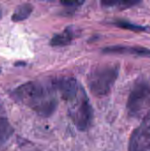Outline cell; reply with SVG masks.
<instances>
[{
  "instance_id": "8fae6325",
  "label": "cell",
  "mask_w": 150,
  "mask_h": 151,
  "mask_svg": "<svg viewBox=\"0 0 150 151\" xmlns=\"http://www.w3.org/2000/svg\"><path fill=\"white\" fill-rule=\"evenodd\" d=\"M114 25L123 28V29H127L131 30L133 32H144V33H149L150 34V27L149 26H141V25H137L132 22H129L127 20H122V19H118L114 22Z\"/></svg>"
},
{
  "instance_id": "52a82bcc",
  "label": "cell",
  "mask_w": 150,
  "mask_h": 151,
  "mask_svg": "<svg viewBox=\"0 0 150 151\" xmlns=\"http://www.w3.org/2000/svg\"><path fill=\"white\" fill-rule=\"evenodd\" d=\"M14 129L11 125L5 109L0 104V146L4 145L13 134Z\"/></svg>"
},
{
  "instance_id": "9c48e42d",
  "label": "cell",
  "mask_w": 150,
  "mask_h": 151,
  "mask_svg": "<svg viewBox=\"0 0 150 151\" xmlns=\"http://www.w3.org/2000/svg\"><path fill=\"white\" fill-rule=\"evenodd\" d=\"M141 0H101V4L108 8L127 9L139 4Z\"/></svg>"
},
{
  "instance_id": "8992f818",
  "label": "cell",
  "mask_w": 150,
  "mask_h": 151,
  "mask_svg": "<svg viewBox=\"0 0 150 151\" xmlns=\"http://www.w3.org/2000/svg\"><path fill=\"white\" fill-rule=\"evenodd\" d=\"M103 51L107 54H126V55H135V56L150 58L149 49L142 48V47L116 45V46L104 48Z\"/></svg>"
},
{
  "instance_id": "3957f363",
  "label": "cell",
  "mask_w": 150,
  "mask_h": 151,
  "mask_svg": "<svg viewBox=\"0 0 150 151\" xmlns=\"http://www.w3.org/2000/svg\"><path fill=\"white\" fill-rule=\"evenodd\" d=\"M69 116L77 129L88 130L93 121V108L83 87L70 100L67 101Z\"/></svg>"
},
{
  "instance_id": "ba28073f",
  "label": "cell",
  "mask_w": 150,
  "mask_h": 151,
  "mask_svg": "<svg viewBox=\"0 0 150 151\" xmlns=\"http://www.w3.org/2000/svg\"><path fill=\"white\" fill-rule=\"evenodd\" d=\"M77 33H75L74 29L72 27L65 28L62 33L55 35L50 40V45L54 47H61L66 46L70 44L72 40L77 36Z\"/></svg>"
},
{
  "instance_id": "277c9868",
  "label": "cell",
  "mask_w": 150,
  "mask_h": 151,
  "mask_svg": "<svg viewBox=\"0 0 150 151\" xmlns=\"http://www.w3.org/2000/svg\"><path fill=\"white\" fill-rule=\"evenodd\" d=\"M150 107V81L140 78L133 85L130 91L126 109L132 118L142 116Z\"/></svg>"
},
{
  "instance_id": "30bf717a",
  "label": "cell",
  "mask_w": 150,
  "mask_h": 151,
  "mask_svg": "<svg viewBox=\"0 0 150 151\" xmlns=\"http://www.w3.org/2000/svg\"><path fill=\"white\" fill-rule=\"evenodd\" d=\"M33 9H34V7L30 4H22L19 5L15 9V11L11 16V20L14 22H19V21L27 19L31 15Z\"/></svg>"
},
{
  "instance_id": "7a4b0ae2",
  "label": "cell",
  "mask_w": 150,
  "mask_h": 151,
  "mask_svg": "<svg viewBox=\"0 0 150 151\" xmlns=\"http://www.w3.org/2000/svg\"><path fill=\"white\" fill-rule=\"evenodd\" d=\"M118 73V65H106L95 68L88 76V86L90 92L97 97L107 96L115 84Z\"/></svg>"
},
{
  "instance_id": "6da1fadb",
  "label": "cell",
  "mask_w": 150,
  "mask_h": 151,
  "mask_svg": "<svg viewBox=\"0 0 150 151\" xmlns=\"http://www.w3.org/2000/svg\"><path fill=\"white\" fill-rule=\"evenodd\" d=\"M51 83L29 81L16 88L11 94L14 101L27 106L42 117H50L57 110V98Z\"/></svg>"
},
{
  "instance_id": "7c38bea8",
  "label": "cell",
  "mask_w": 150,
  "mask_h": 151,
  "mask_svg": "<svg viewBox=\"0 0 150 151\" xmlns=\"http://www.w3.org/2000/svg\"><path fill=\"white\" fill-rule=\"evenodd\" d=\"M61 3L65 6H75L79 5L83 0H60Z\"/></svg>"
},
{
  "instance_id": "5b68a950",
  "label": "cell",
  "mask_w": 150,
  "mask_h": 151,
  "mask_svg": "<svg viewBox=\"0 0 150 151\" xmlns=\"http://www.w3.org/2000/svg\"><path fill=\"white\" fill-rule=\"evenodd\" d=\"M128 151H150V112L145 115L141 125L133 132Z\"/></svg>"
},
{
  "instance_id": "4fadbf2b",
  "label": "cell",
  "mask_w": 150,
  "mask_h": 151,
  "mask_svg": "<svg viewBox=\"0 0 150 151\" xmlns=\"http://www.w3.org/2000/svg\"><path fill=\"white\" fill-rule=\"evenodd\" d=\"M2 14H3V12H2V8H1V6H0V19L2 18Z\"/></svg>"
}]
</instances>
